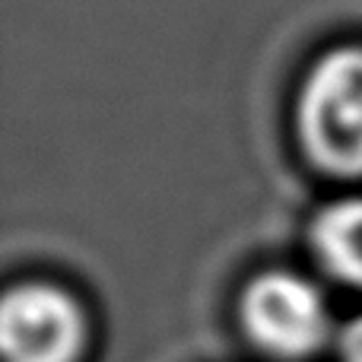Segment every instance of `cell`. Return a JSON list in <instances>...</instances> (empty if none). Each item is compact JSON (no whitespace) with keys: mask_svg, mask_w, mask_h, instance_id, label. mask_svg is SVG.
<instances>
[{"mask_svg":"<svg viewBox=\"0 0 362 362\" xmlns=\"http://www.w3.org/2000/svg\"><path fill=\"white\" fill-rule=\"evenodd\" d=\"M302 144L331 172H362V48H337L315 64L299 99Z\"/></svg>","mask_w":362,"mask_h":362,"instance_id":"obj_1","label":"cell"},{"mask_svg":"<svg viewBox=\"0 0 362 362\" xmlns=\"http://www.w3.org/2000/svg\"><path fill=\"white\" fill-rule=\"evenodd\" d=\"M248 334L276 356H305L327 340L331 312L318 286L296 274H261L242 299Z\"/></svg>","mask_w":362,"mask_h":362,"instance_id":"obj_2","label":"cell"},{"mask_svg":"<svg viewBox=\"0 0 362 362\" xmlns=\"http://www.w3.org/2000/svg\"><path fill=\"white\" fill-rule=\"evenodd\" d=\"M0 344L6 362H74L83 344V315L64 289L25 283L4 299Z\"/></svg>","mask_w":362,"mask_h":362,"instance_id":"obj_3","label":"cell"},{"mask_svg":"<svg viewBox=\"0 0 362 362\" xmlns=\"http://www.w3.org/2000/svg\"><path fill=\"white\" fill-rule=\"evenodd\" d=\"M312 242L334 274L362 286V197L325 206L312 226Z\"/></svg>","mask_w":362,"mask_h":362,"instance_id":"obj_4","label":"cell"},{"mask_svg":"<svg viewBox=\"0 0 362 362\" xmlns=\"http://www.w3.org/2000/svg\"><path fill=\"white\" fill-rule=\"evenodd\" d=\"M340 356H344V362H362V318L353 321V325L344 331Z\"/></svg>","mask_w":362,"mask_h":362,"instance_id":"obj_5","label":"cell"}]
</instances>
